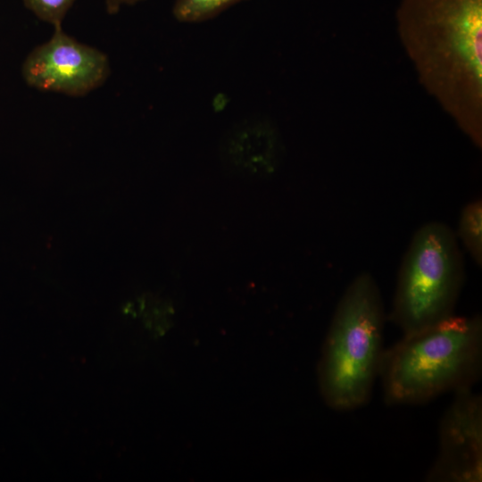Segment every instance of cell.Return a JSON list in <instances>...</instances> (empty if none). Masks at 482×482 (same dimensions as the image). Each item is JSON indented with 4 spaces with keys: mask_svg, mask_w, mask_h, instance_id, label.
Returning <instances> with one entry per match:
<instances>
[{
    "mask_svg": "<svg viewBox=\"0 0 482 482\" xmlns=\"http://www.w3.org/2000/svg\"><path fill=\"white\" fill-rule=\"evenodd\" d=\"M398 33L423 88L482 146V0H403Z\"/></svg>",
    "mask_w": 482,
    "mask_h": 482,
    "instance_id": "6da1fadb",
    "label": "cell"
},
{
    "mask_svg": "<svg viewBox=\"0 0 482 482\" xmlns=\"http://www.w3.org/2000/svg\"><path fill=\"white\" fill-rule=\"evenodd\" d=\"M481 367V317L452 315L385 350L378 375L388 404H417L472 387Z\"/></svg>",
    "mask_w": 482,
    "mask_h": 482,
    "instance_id": "7a4b0ae2",
    "label": "cell"
},
{
    "mask_svg": "<svg viewBox=\"0 0 482 482\" xmlns=\"http://www.w3.org/2000/svg\"><path fill=\"white\" fill-rule=\"evenodd\" d=\"M385 320L376 280L359 274L337 305L319 362L320 394L330 408L351 411L369 401L385 352Z\"/></svg>",
    "mask_w": 482,
    "mask_h": 482,
    "instance_id": "3957f363",
    "label": "cell"
},
{
    "mask_svg": "<svg viewBox=\"0 0 482 482\" xmlns=\"http://www.w3.org/2000/svg\"><path fill=\"white\" fill-rule=\"evenodd\" d=\"M464 279L463 258L453 229L439 221L422 225L403 256L390 320L406 335L453 315Z\"/></svg>",
    "mask_w": 482,
    "mask_h": 482,
    "instance_id": "277c9868",
    "label": "cell"
},
{
    "mask_svg": "<svg viewBox=\"0 0 482 482\" xmlns=\"http://www.w3.org/2000/svg\"><path fill=\"white\" fill-rule=\"evenodd\" d=\"M54 29L51 38L26 57L21 69L26 83L72 96L102 86L110 73L107 56L67 35L62 27Z\"/></svg>",
    "mask_w": 482,
    "mask_h": 482,
    "instance_id": "5b68a950",
    "label": "cell"
},
{
    "mask_svg": "<svg viewBox=\"0 0 482 482\" xmlns=\"http://www.w3.org/2000/svg\"><path fill=\"white\" fill-rule=\"evenodd\" d=\"M454 394L440 422L438 453L425 478L435 482H480L482 399L471 387Z\"/></svg>",
    "mask_w": 482,
    "mask_h": 482,
    "instance_id": "8992f818",
    "label": "cell"
},
{
    "mask_svg": "<svg viewBox=\"0 0 482 482\" xmlns=\"http://www.w3.org/2000/svg\"><path fill=\"white\" fill-rule=\"evenodd\" d=\"M456 237L477 265L482 264V201L466 204L459 215Z\"/></svg>",
    "mask_w": 482,
    "mask_h": 482,
    "instance_id": "52a82bcc",
    "label": "cell"
},
{
    "mask_svg": "<svg viewBox=\"0 0 482 482\" xmlns=\"http://www.w3.org/2000/svg\"><path fill=\"white\" fill-rule=\"evenodd\" d=\"M244 0H176L174 17L183 22H197L218 15L229 6Z\"/></svg>",
    "mask_w": 482,
    "mask_h": 482,
    "instance_id": "ba28073f",
    "label": "cell"
},
{
    "mask_svg": "<svg viewBox=\"0 0 482 482\" xmlns=\"http://www.w3.org/2000/svg\"><path fill=\"white\" fill-rule=\"evenodd\" d=\"M74 2L75 0H23L24 5L30 12L54 28L62 27V22Z\"/></svg>",
    "mask_w": 482,
    "mask_h": 482,
    "instance_id": "9c48e42d",
    "label": "cell"
},
{
    "mask_svg": "<svg viewBox=\"0 0 482 482\" xmlns=\"http://www.w3.org/2000/svg\"><path fill=\"white\" fill-rule=\"evenodd\" d=\"M141 1L144 0H105V7L109 14H115L122 5H131Z\"/></svg>",
    "mask_w": 482,
    "mask_h": 482,
    "instance_id": "30bf717a",
    "label": "cell"
}]
</instances>
